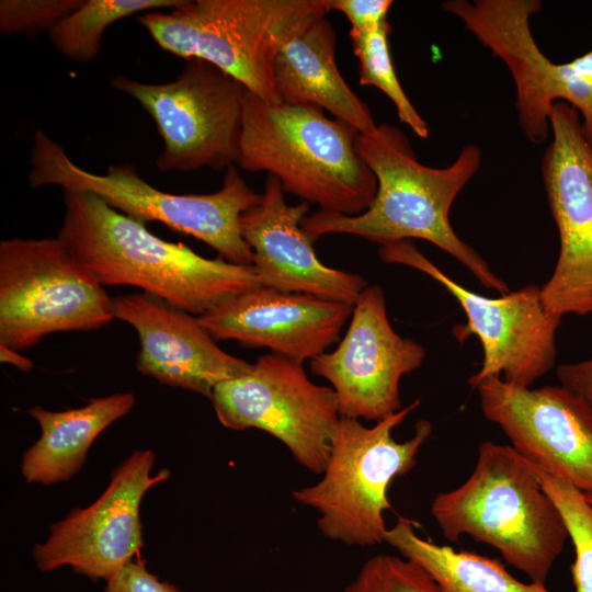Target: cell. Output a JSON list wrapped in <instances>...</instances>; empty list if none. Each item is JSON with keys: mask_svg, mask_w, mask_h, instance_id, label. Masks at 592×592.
<instances>
[{"mask_svg": "<svg viewBox=\"0 0 592 592\" xmlns=\"http://www.w3.org/2000/svg\"><path fill=\"white\" fill-rule=\"evenodd\" d=\"M584 497L592 504V494H585L584 493Z\"/></svg>", "mask_w": 592, "mask_h": 592, "instance_id": "32", "label": "cell"}, {"mask_svg": "<svg viewBox=\"0 0 592 592\" xmlns=\"http://www.w3.org/2000/svg\"><path fill=\"white\" fill-rule=\"evenodd\" d=\"M114 318L104 286L60 239L0 242V344L21 352L47 334L99 330Z\"/></svg>", "mask_w": 592, "mask_h": 592, "instance_id": "8", "label": "cell"}, {"mask_svg": "<svg viewBox=\"0 0 592 592\" xmlns=\"http://www.w3.org/2000/svg\"><path fill=\"white\" fill-rule=\"evenodd\" d=\"M391 25L384 21L365 30H351L353 52L360 64V83L373 86L394 103L400 122L408 125L420 138L429 137V126L418 113L397 78L390 56L388 36Z\"/></svg>", "mask_w": 592, "mask_h": 592, "instance_id": "24", "label": "cell"}, {"mask_svg": "<svg viewBox=\"0 0 592 592\" xmlns=\"http://www.w3.org/2000/svg\"><path fill=\"white\" fill-rule=\"evenodd\" d=\"M390 0H328L330 11H339L351 23V30L377 26L387 20Z\"/></svg>", "mask_w": 592, "mask_h": 592, "instance_id": "29", "label": "cell"}, {"mask_svg": "<svg viewBox=\"0 0 592 592\" xmlns=\"http://www.w3.org/2000/svg\"><path fill=\"white\" fill-rule=\"evenodd\" d=\"M419 405L414 400L371 428L340 418L322 478L293 491L297 502L318 512L317 526L323 536L356 546L385 542L384 514L391 509L388 488L415 466L432 424L419 420L414 434L405 442H397L391 432Z\"/></svg>", "mask_w": 592, "mask_h": 592, "instance_id": "7", "label": "cell"}, {"mask_svg": "<svg viewBox=\"0 0 592 592\" xmlns=\"http://www.w3.org/2000/svg\"><path fill=\"white\" fill-rule=\"evenodd\" d=\"M0 360L2 363L11 364L23 372H29L33 367V362L21 355L20 351L12 350L7 345L0 344Z\"/></svg>", "mask_w": 592, "mask_h": 592, "instance_id": "31", "label": "cell"}, {"mask_svg": "<svg viewBox=\"0 0 592 592\" xmlns=\"http://www.w3.org/2000/svg\"><path fill=\"white\" fill-rule=\"evenodd\" d=\"M483 415L532 465L592 494V408L559 385L517 387L490 377L476 387Z\"/></svg>", "mask_w": 592, "mask_h": 592, "instance_id": "16", "label": "cell"}, {"mask_svg": "<svg viewBox=\"0 0 592 592\" xmlns=\"http://www.w3.org/2000/svg\"><path fill=\"white\" fill-rule=\"evenodd\" d=\"M537 479L558 508L574 548L570 566L574 592H592V504L568 482L534 466Z\"/></svg>", "mask_w": 592, "mask_h": 592, "instance_id": "25", "label": "cell"}, {"mask_svg": "<svg viewBox=\"0 0 592 592\" xmlns=\"http://www.w3.org/2000/svg\"><path fill=\"white\" fill-rule=\"evenodd\" d=\"M57 238L104 286L129 285L193 316L260 286L251 266L163 240L88 191L64 190Z\"/></svg>", "mask_w": 592, "mask_h": 592, "instance_id": "2", "label": "cell"}, {"mask_svg": "<svg viewBox=\"0 0 592 592\" xmlns=\"http://www.w3.org/2000/svg\"><path fill=\"white\" fill-rule=\"evenodd\" d=\"M431 513L446 539L469 535L498 549L531 582L544 585L569 538L533 465L512 446L490 441L479 445L468 479L439 493Z\"/></svg>", "mask_w": 592, "mask_h": 592, "instance_id": "4", "label": "cell"}, {"mask_svg": "<svg viewBox=\"0 0 592 592\" xmlns=\"http://www.w3.org/2000/svg\"><path fill=\"white\" fill-rule=\"evenodd\" d=\"M556 376L561 386L580 396L592 408V357L559 365Z\"/></svg>", "mask_w": 592, "mask_h": 592, "instance_id": "30", "label": "cell"}, {"mask_svg": "<svg viewBox=\"0 0 592 592\" xmlns=\"http://www.w3.org/2000/svg\"><path fill=\"white\" fill-rule=\"evenodd\" d=\"M355 147L376 177L375 198L355 216L323 210L307 215L301 228L311 238L345 234L380 246L423 239L459 261L486 288L501 295L511 292L477 251L456 235L449 221L453 202L481 166L477 145L465 146L449 166L432 168L418 160L400 128L383 123L358 133Z\"/></svg>", "mask_w": 592, "mask_h": 592, "instance_id": "1", "label": "cell"}, {"mask_svg": "<svg viewBox=\"0 0 592 592\" xmlns=\"http://www.w3.org/2000/svg\"><path fill=\"white\" fill-rule=\"evenodd\" d=\"M110 84L135 99L153 119L163 143L156 161L159 171H220L238 163L246 89L216 66L193 58L170 82L118 75Z\"/></svg>", "mask_w": 592, "mask_h": 592, "instance_id": "9", "label": "cell"}, {"mask_svg": "<svg viewBox=\"0 0 592 592\" xmlns=\"http://www.w3.org/2000/svg\"><path fill=\"white\" fill-rule=\"evenodd\" d=\"M349 321L338 346L309 361L310 371L330 383L340 417L377 422L401 409L400 380L421 366L425 350L394 330L379 285L360 294Z\"/></svg>", "mask_w": 592, "mask_h": 592, "instance_id": "15", "label": "cell"}, {"mask_svg": "<svg viewBox=\"0 0 592 592\" xmlns=\"http://www.w3.org/2000/svg\"><path fill=\"white\" fill-rule=\"evenodd\" d=\"M335 48L337 35L326 16L287 43L273 65L277 99L326 110L358 133L369 132L377 124L339 71Z\"/></svg>", "mask_w": 592, "mask_h": 592, "instance_id": "20", "label": "cell"}, {"mask_svg": "<svg viewBox=\"0 0 592 592\" xmlns=\"http://www.w3.org/2000/svg\"><path fill=\"white\" fill-rule=\"evenodd\" d=\"M328 0H184L137 21L157 45L205 60L258 98L280 103L273 65L282 48L329 13Z\"/></svg>", "mask_w": 592, "mask_h": 592, "instance_id": "5", "label": "cell"}, {"mask_svg": "<svg viewBox=\"0 0 592 592\" xmlns=\"http://www.w3.org/2000/svg\"><path fill=\"white\" fill-rule=\"evenodd\" d=\"M352 310L349 304L257 286L198 316L197 321L215 341L265 348L303 364L339 341Z\"/></svg>", "mask_w": 592, "mask_h": 592, "instance_id": "17", "label": "cell"}, {"mask_svg": "<svg viewBox=\"0 0 592 592\" xmlns=\"http://www.w3.org/2000/svg\"><path fill=\"white\" fill-rule=\"evenodd\" d=\"M156 456L134 452L111 474L103 493L89 506L73 509L52 525L48 538L36 544L33 557L41 571L70 566L90 579L109 581L143 547L139 517L145 493L170 477L168 469L152 475Z\"/></svg>", "mask_w": 592, "mask_h": 592, "instance_id": "14", "label": "cell"}, {"mask_svg": "<svg viewBox=\"0 0 592 592\" xmlns=\"http://www.w3.org/2000/svg\"><path fill=\"white\" fill-rule=\"evenodd\" d=\"M134 405L133 394L117 392L62 411L31 408L29 414L37 421L41 436L22 456L25 481L47 486L71 478L82 467L95 439Z\"/></svg>", "mask_w": 592, "mask_h": 592, "instance_id": "21", "label": "cell"}, {"mask_svg": "<svg viewBox=\"0 0 592 592\" xmlns=\"http://www.w3.org/2000/svg\"><path fill=\"white\" fill-rule=\"evenodd\" d=\"M308 213L307 202L287 204L281 182L267 174L259 203L240 219L241 235L253 253L254 277L262 287L354 306L368 284L358 274L321 262L312 247L316 240L301 228Z\"/></svg>", "mask_w": 592, "mask_h": 592, "instance_id": "18", "label": "cell"}, {"mask_svg": "<svg viewBox=\"0 0 592 592\" xmlns=\"http://www.w3.org/2000/svg\"><path fill=\"white\" fill-rule=\"evenodd\" d=\"M209 400L225 428L262 430L322 475L341 417L333 389L314 384L301 363L264 354L248 373L219 383Z\"/></svg>", "mask_w": 592, "mask_h": 592, "instance_id": "11", "label": "cell"}, {"mask_svg": "<svg viewBox=\"0 0 592 592\" xmlns=\"http://www.w3.org/2000/svg\"><path fill=\"white\" fill-rule=\"evenodd\" d=\"M83 0H1L0 31L3 34L33 35L50 32Z\"/></svg>", "mask_w": 592, "mask_h": 592, "instance_id": "27", "label": "cell"}, {"mask_svg": "<svg viewBox=\"0 0 592 592\" xmlns=\"http://www.w3.org/2000/svg\"><path fill=\"white\" fill-rule=\"evenodd\" d=\"M103 592H180L173 584L161 581L148 571L141 560H132L112 579Z\"/></svg>", "mask_w": 592, "mask_h": 592, "instance_id": "28", "label": "cell"}, {"mask_svg": "<svg viewBox=\"0 0 592 592\" xmlns=\"http://www.w3.org/2000/svg\"><path fill=\"white\" fill-rule=\"evenodd\" d=\"M385 543L418 563L441 592H549L544 584L517 580L499 559L421 538L407 517L387 530Z\"/></svg>", "mask_w": 592, "mask_h": 592, "instance_id": "22", "label": "cell"}, {"mask_svg": "<svg viewBox=\"0 0 592 592\" xmlns=\"http://www.w3.org/2000/svg\"><path fill=\"white\" fill-rule=\"evenodd\" d=\"M114 316L137 332L136 368L146 376L208 399L221 382L241 376L252 364L221 350L197 317L145 293L113 298Z\"/></svg>", "mask_w": 592, "mask_h": 592, "instance_id": "19", "label": "cell"}, {"mask_svg": "<svg viewBox=\"0 0 592 592\" xmlns=\"http://www.w3.org/2000/svg\"><path fill=\"white\" fill-rule=\"evenodd\" d=\"M539 0H488L469 15L466 29L508 67L515 86L517 122L535 145L549 134L551 105L562 101L580 115L592 146V49L567 62L551 61L530 25Z\"/></svg>", "mask_w": 592, "mask_h": 592, "instance_id": "12", "label": "cell"}, {"mask_svg": "<svg viewBox=\"0 0 592 592\" xmlns=\"http://www.w3.org/2000/svg\"><path fill=\"white\" fill-rule=\"evenodd\" d=\"M357 134L316 106L270 103L246 90L238 164L274 175L284 192L320 210L360 215L372 205L377 180L356 151Z\"/></svg>", "mask_w": 592, "mask_h": 592, "instance_id": "3", "label": "cell"}, {"mask_svg": "<svg viewBox=\"0 0 592 592\" xmlns=\"http://www.w3.org/2000/svg\"><path fill=\"white\" fill-rule=\"evenodd\" d=\"M378 254L383 262L423 272L457 299L467 322L456 325L453 335L460 343L476 335L482 348L480 369L468 379L473 388L487 378L501 376L508 384L531 387L554 367L555 338L562 316L545 308L539 286L530 284L498 298H489L456 283L411 240L382 244Z\"/></svg>", "mask_w": 592, "mask_h": 592, "instance_id": "10", "label": "cell"}, {"mask_svg": "<svg viewBox=\"0 0 592 592\" xmlns=\"http://www.w3.org/2000/svg\"><path fill=\"white\" fill-rule=\"evenodd\" d=\"M184 0H83L61 20L48 37L65 57L77 62H90L101 52L103 35L110 25L153 10L173 9ZM139 15V14H138Z\"/></svg>", "mask_w": 592, "mask_h": 592, "instance_id": "23", "label": "cell"}, {"mask_svg": "<svg viewBox=\"0 0 592 592\" xmlns=\"http://www.w3.org/2000/svg\"><path fill=\"white\" fill-rule=\"evenodd\" d=\"M549 127L542 177L559 254L540 297L553 314L584 316L592 314V146L579 113L566 102L551 105Z\"/></svg>", "mask_w": 592, "mask_h": 592, "instance_id": "13", "label": "cell"}, {"mask_svg": "<svg viewBox=\"0 0 592 592\" xmlns=\"http://www.w3.org/2000/svg\"><path fill=\"white\" fill-rule=\"evenodd\" d=\"M29 184L88 191L114 209L144 225L158 221L208 244L224 260L252 265L253 253L241 235V216L261 194L242 179L236 166L225 170L221 187L208 194H174L144 180L129 163L110 166L105 173L78 166L45 132L33 136Z\"/></svg>", "mask_w": 592, "mask_h": 592, "instance_id": "6", "label": "cell"}, {"mask_svg": "<svg viewBox=\"0 0 592 592\" xmlns=\"http://www.w3.org/2000/svg\"><path fill=\"white\" fill-rule=\"evenodd\" d=\"M343 592H441L433 579L405 557L376 555L365 561Z\"/></svg>", "mask_w": 592, "mask_h": 592, "instance_id": "26", "label": "cell"}]
</instances>
